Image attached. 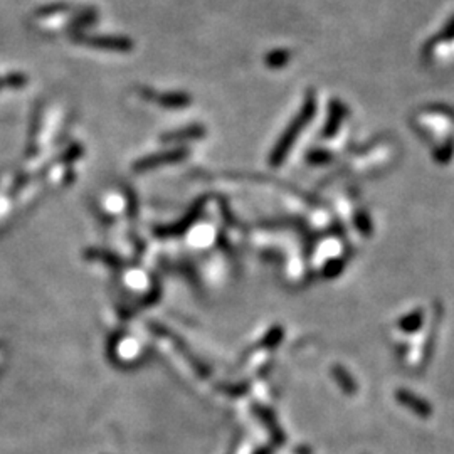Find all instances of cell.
I'll use <instances>...</instances> for the list:
<instances>
[{
    "mask_svg": "<svg viewBox=\"0 0 454 454\" xmlns=\"http://www.w3.org/2000/svg\"><path fill=\"white\" fill-rule=\"evenodd\" d=\"M76 40L84 46L103 49V51H114V52H128L133 49V43L126 38L120 36H76Z\"/></svg>",
    "mask_w": 454,
    "mask_h": 454,
    "instance_id": "6da1fadb",
    "label": "cell"
},
{
    "mask_svg": "<svg viewBox=\"0 0 454 454\" xmlns=\"http://www.w3.org/2000/svg\"><path fill=\"white\" fill-rule=\"evenodd\" d=\"M448 39H454V19L443 29V32H439V36L436 38L437 43H441V40H448Z\"/></svg>",
    "mask_w": 454,
    "mask_h": 454,
    "instance_id": "3957f363",
    "label": "cell"
},
{
    "mask_svg": "<svg viewBox=\"0 0 454 454\" xmlns=\"http://www.w3.org/2000/svg\"><path fill=\"white\" fill-rule=\"evenodd\" d=\"M289 56L292 54L288 51H285V49H278V51L269 52L268 57H266V64L271 68H281L288 63Z\"/></svg>",
    "mask_w": 454,
    "mask_h": 454,
    "instance_id": "7a4b0ae2",
    "label": "cell"
}]
</instances>
